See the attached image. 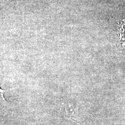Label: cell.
<instances>
[{
    "label": "cell",
    "mask_w": 125,
    "mask_h": 125,
    "mask_svg": "<svg viewBox=\"0 0 125 125\" xmlns=\"http://www.w3.org/2000/svg\"><path fill=\"white\" fill-rule=\"evenodd\" d=\"M61 111L66 117L77 121L78 119L77 109L71 100H65L61 103Z\"/></svg>",
    "instance_id": "cell-1"
},
{
    "label": "cell",
    "mask_w": 125,
    "mask_h": 125,
    "mask_svg": "<svg viewBox=\"0 0 125 125\" xmlns=\"http://www.w3.org/2000/svg\"><path fill=\"white\" fill-rule=\"evenodd\" d=\"M9 90H10V89H8V90H2L1 89H0V96H1V98L4 101H5V102H6V99H5L4 98V97L3 94H4V92H6V91H9Z\"/></svg>",
    "instance_id": "cell-2"
}]
</instances>
